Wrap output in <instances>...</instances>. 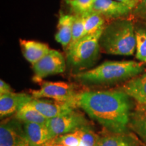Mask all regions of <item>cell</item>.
Listing matches in <instances>:
<instances>
[{
  "instance_id": "18",
  "label": "cell",
  "mask_w": 146,
  "mask_h": 146,
  "mask_svg": "<svg viewBox=\"0 0 146 146\" xmlns=\"http://www.w3.org/2000/svg\"><path fill=\"white\" fill-rule=\"evenodd\" d=\"M129 127L146 143V106L138 104L135 112H132Z\"/></svg>"
},
{
  "instance_id": "12",
  "label": "cell",
  "mask_w": 146,
  "mask_h": 146,
  "mask_svg": "<svg viewBox=\"0 0 146 146\" xmlns=\"http://www.w3.org/2000/svg\"><path fill=\"white\" fill-rule=\"evenodd\" d=\"M27 141L30 146H48L52 141L46 125L23 123Z\"/></svg>"
},
{
  "instance_id": "16",
  "label": "cell",
  "mask_w": 146,
  "mask_h": 146,
  "mask_svg": "<svg viewBox=\"0 0 146 146\" xmlns=\"http://www.w3.org/2000/svg\"><path fill=\"white\" fill-rule=\"evenodd\" d=\"M96 146H139V144L135 137L127 133H111L100 137Z\"/></svg>"
},
{
  "instance_id": "10",
  "label": "cell",
  "mask_w": 146,
  "mask_h": 146,
  "mask_svg": "<svg viewBox=\"0 0 146 146\" xmlns=\"http://www.w3.org/2000/svg\"><path fill=\"white\" fill-rule=\"evenodd\" d=\"M30 103L47 119L69 114L74 110L66 103L41 98H33Z\"/></svg>"
},
{
  "instance_id": "19",
  "label": "cell",
  "mask_w": 146,
  "mask_h": 146,
  "mask_svg": "<svg viewBox=\"0 0 146 146\" xmlns=\"http://www.w3.org/2000/svg\"><path fill=\"white\" fill-rule=\"evenodd\" d=\"M15 118L23 123L45 125L47 119L43 116L30 102L26 104L15 113Z\"/></svg>"
},
{
  "instance_id": "26",
  "label": "cell",
  "mask_w": 146,
  "mask_h": 146,
  "mask_svg": "<svg viewBox=\"0 0 146 146\" xmlns=\"http://www.w3.org/2000/svg\"><path fill=\"white\" fill-rule=\"evenodd\" d=\"M12 89L11 87L6 83L3 80H0V95L8 94V93L12 92Z\"/></svg>"
},
{
  "instance_id": "20",
  "label": "cell",
  "mask_w": 146,
  "mask_h": 146,
  "mask_svg": "<svg viewBox=\"0 0 146 146\" xmlns=\"http://www.w3.org/2000/svg\"><path fill=\"white\" fill-rule=\"evenodd\" d=\"M85 19V34L84 36L94 33L105 27L104 18L98 12L91 10L83 14Z\"/></svg>"
},
{
  "instance_id": "13",
  "label": "cell",
  "mask_w": 146,
  "mask_h": 146,
  "mask_svg": "<svg viewBox=\"0 0 146 146\" xmlns=\"http://www.w3.org/2000/svg\"><path fill=\"white\" fill-rule=\"evenodd\" d=\"M120 89L138 104L146 105V72L126 81Z\"/></svg>"
},
{
  "instance_id": "2",
  "label": "cell",
  "mask_w": 146,
  "mask_h": 146,
  "mask_svg": "<svg viewBox=\"0 0 146 146\" xmlns=\"http://www.w3.org/2000/svg\"><path fill=\"white\" fill-rule=\"evenodd\" d=\"M143 64L133 60L106 61L93 69L76 73L74 79L87 85H114L143 73L145 67Z\"/></svg>"
},
{
  "instance_id": "30",
  "label": "cell",
  "mask_w": 146,
  "mask_h": 146,
  "mask_svg": "<svg viewBox=\"0 0 146 146\" xmlns=\"http://www.w3.org/2000/svg\"><path fill=\"white\" fill-rule=\"evenodd\" d=\"M145 106H146V105H145Z\"/></svg>"
},
{
  "instance_id": "25",
  "label": "cell",
  "mask_w": 146,
  "mask_h": 146,
  "mask_svg": "<svg viewBox=\"0 0 146 146\" xmlns=\"http://www.w3.org/2000/svg\"><path fill=\"white\" fill-rule=\"evenodd\" d=\"M133 18L146 22V0H141L132 11Z\"/></svg>"
},
{
  "instance_id": "8",
  "label": "cell",
  "mask_w": 146,
  "mask_h": 146,
  "mask_svg": "<svg viewBox=\"0 0 146 146\" xmlns=\"http://www.w3.org/2000/svg\"><path fill=\"white\" fill-rule=\"evenodd\" d=\"M0 146H30L20 120L15 118L1 123Z\"/></svg>"
},
{
  "instance_id": "11",
  "label": "cell",
  "mask_w": 146,
  "mask_h": 146,
  "mask_svg": "<svg viewBox=\"0 0 146 146\" xmlns=\"http://www.w3.org/2000/svg\"><path fill=\"white\" fill-rule=\"evenodd\" d=\"M33 99L31 95L25 93L10 92L0 95V116H5L16 113L26 104Z\"/></svg>"
},
{
  "instance_id": "24",
  "label": "cell",
  "mask_w": 146,
  "mask_h": 146,
  "mask_svg": "<svg viewBox=\"0 0 146 146\" xmlns=\"http://www.w3.org/2000/svg\"><path fill=\"white\" fill-rule=\"evenodd\" d=\"M51 142L53 143L62 144L66 146H80L81 145V139L75 132L56 137Z\"/></svg>"
},
{
  "instance_id": "29",
  "label": "cell",
  "mask_w": 146,
  "mask_h": 146,
  "mask_svg": "<svg viewBox=\"0 0 146 146\" xmlns=\"http://www.w3.org/2000/svg\"><path fill=\"white\" fill-rule=\"evenodd\" d=\"M48 146H54V145H52V143H50V145H48Z\"/></svg>"
},
{
  "instance_id": "21",
  "label": "cell",
  "mask_w": 146,
  "mask_h": 146,
  "mask_svg": "<svg viewBox=\"0 0 146 146\" xmlns=\"http://www.w3.org/2000/svg\"><path fill=\"white\" fill-rule=\"evenodd\" d=\"M81 139L80 146H96L100 137L89 128V125L74 131Z\"/></svg>"
},
{
  "instance_id": "6",
  "label": "cell",
  "mask_w": 146,
  "mask_h": 146,
  "mask_svg": "<svg viewBox=\"0 0 146 146\" xmlns=\"http://www.w3.org/2000/svg\"><path fill=\"white\" fill-rule=\"evenodd\" d=\"M66 60L60 52L50 50V52L32 66L33 81L41 82L47 76L60 74L66 70Z\"/></svg>"
},
{
  "instance_id": "4",
  "label": "cell",
  "mask_w": 146,
  "mask_h": 146,
  "mask_svg": "<svg viewBox=\"0 0 146 146\" xmlns=\"http://www.w3.org/2000/svg\"><path fill=\"white\" fill-rule=\"evenodd\" d=\"M104 28L83 36L66 50L67 64L76 73L92 67L99 59L101 48L100 39Z\"/></svg>"
},
{
  "instance_id": "22",
  "label": "cell",
  "mask_w": 146,
  "mask_h": 146,
  "mask_svg": "<svg viewBox=\"0 0 146 146\" xmlns=\"http://www.w3.org/2000/svg\"><path fill=\"white\" fill-rule=\"evenodd\" d=\"M72 40L68 47L72 46L84 36L85 34V19L83 14H73Z\"/></svg>"
},
{
  "instance_id": "5",
  "label": "cell",
  "mask_w": 146,
  "mask_h": 146,
  "mask_svg": "<svg viewBox=\"0 0 146 146\" xmlns=\"http://www.w3.org/2000/svg\"><path fill=\"white\" fill-rule=\"evenodd\" d=\"M78 94L73 85L64 82L45 81L41 83L39 89L31 91L34 98H50L68 104L74 109L77 108L76 101Z\"/></svg>"
},
{
  "instance_id": "17",
  "label": "cell",
  "mask_w": 146,
  "mask_h": 146,
  "mask_svg": "<svg viewBox=\"0 0 146 146\" xmlns=\"http://www.w3.org/2000/svg\"><path fill=\"white\" fill-rule=\"evenodd\" d=\"M135 34L136 39L135 58L140 62L146 64L145 21L135 19Z\"/></svg>"
},
{
  "instance_id": "23",
  "label": "cell",
  "mask_w": 146,
  "mask_h": 146,
  "mask_svg": "<svg viewBox=\"0 0 146 146\" xmlns=\"http://www.w3.org/2000/svg\"><path fill=\"white\" fill-rule=\"evenodd\" d=\"M74 14H83L92 10L95 0H64Z\"/></svg>"
},
{
  "instance_id": "9",
  "label": "cell",
  "mask_w": 146,
  "mask_h": 146,
  "mask_svg": "<svg viewBox=\"0 0 146 146\" xmlns=\"http://www.w3.org/2000/svg\"><path fill=\"white\" fill-rule=\"evenodd\" d=\"M92 10L104 18L112 20L127 17L133 11L127 5L115 0H95Z\"/></svg>"
},
{
  "instance_id": "1",
  "label": "cell",
  "mask_w": 146,
  "mask_h": 146,
  "mask_svg": "<svg viewBox=\"0 0 146 146\" xmlns=\"http://www.w3.org/2000/svg\"><path fill=\"white\" fill-rule=\"evenodd\" d=\"M76 103L109 132L127 133L132 104L130 97L121 89L83 91L78 94Z\"/></svg>"
},
{
  "instance_id": "3",
  "label": "cell",
  "mask_w": 146,
  "mask_h": 146,
  "mask_svg": "<svg viewBox=\"0 0 146 146\" xmlns=\"http://www.w3.org/2000/svg\"><path fill=\"white\" fill-rule=\"evenodd\" d=\"M100 47L108 54L131 56L135 54V19L113 20L106 25L100 39Z\"/></svg>"
},
{
  "instance_id": "15",
  "label": "cell",
  "mask_w": 146,
  "mask_h": 146,
  "mask_svg": "<svg viewBox=\"0 0 146 146\" xmlns=\"http://www.w3.org/2000/svg\"><path fill=\"white\" fill-rule=\"evenodd\" d=\"M74 21V15L61 14L58 20V31L56 33V40L62 45L65 50H66L70 44L72 40V24Z\"/></svg>"
},
{
  "instance_id": "27",
  "label": "cell",
  "mask_w": 146,
  "mask_h": 146,
  "mask_svg": "<svg viewBox=\"0 0 146 146\" xmlns=\"http://www.w3.org/2000/svg\"><path fill=\"white\" fill-rule=\"evenodd\" d=\"M115 1L124 3L133 10L138 5L141 0H115Z\"/></svg>"
},
{
  "instance_id": "7",
  "label": "cell",
  "mask_w": 146,
  "mask_h": 146,
  "mask_svg": "<svg viewBox=\"0 0 146 146\" xmlns=\"http://www.w3.org/2000/svg\"><path fill=\"white\" fill-rule=\"evenodd\" d=\"M45 125L52 141L56 137L74 132L88 124L83 115L74 110L69 114L47 119Z\"/></svg>"
},
{
  "instance_id": "14",
  "label": "cell",
  "mask_w": 146,
  "mask_h": 146,
  "mask_svg": "<svg viewBox=\"0 0 146 146\" xmlns=\"http://www.w3.org/2000/svg\"><path fill=\"white\" fill-rule=\"evenodd\" d=\"M24 57L31 64H34L50 52L48 45L35 41L20 40Z\"/></svg>"
},
{
  "instance_id": "28",
  "label": "cell",
  "mask_w": 146,
  "mask_h": 146,
  "mask_svg": "<svg viewBox=\"0 0 146 146\" xmlns=\"http://www.w3.org/2000/svg\"><path fill=\"white\" fill-rule=\"evenodd\" d=\"M50 143H52L54 146H66L64 145H62V144H58V143H53L52 142H50Z\"/></svg>"
}]
</instances>
